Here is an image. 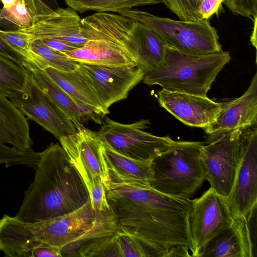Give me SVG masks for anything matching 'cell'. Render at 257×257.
Wrapping results in <instances>:
<instances>
[{
    "mask_svg": "<svg viewBox=\"0 0 257 257\" xmlns=\"http://www.w3.org/2000/svg\"><path fill=\"white\" fill-rule=\"evenodd\" d=\"M117 230L134 237L150 257L190 256L191 200L139 182H115L106 190Z\"/></svg>",
    "mask_w": 257,
    "mask_h": 257,
    "instance_id": "cell-1",
    "label": "cell"
},
{
    "mask_svg": "<svg viewBox=\"0 0 257 257\" xmlns=\"http://www.w3.org/2000/svg\"><path fill=\"white\" fill-rule=\"evenodd\" d=\"M35 170L15 216L18 219H51L73 212L90 200L83 179L61 145L51 143L41 152Z\"/></svg>",
    "mask_w": 257,
    "mask_h": 257,
    "instance_id": "cell-2",
    "label": "cell"
},
{
    "mask_svg": "<svg viewBox=\"0 0 257 257\" xmlns=\"http://www.w3.org/2000/svg\"><path fill=\"white\" fill-rule=\"evenodd\" d=\"M94 223L90 200L69 213L38 221H23L4 214L0 219V251L7 257L40 256L43 244L62 251L71 243L86 241Z\"/></svg>",
    "mask_w": 257,
    "mask_h": 257,
    "instance_id": "cell-3",
    "label": "cell"
},
{
    "mask_svg": "<svg viewBox=\"0 0 257 257\" xmlns=\"http://www.w3.org/2000/svg\"><path fill=\"white\" fill-rule=\"evenodd\" d=\"M230 58L229 53L222 50L196 54L166 46L163 63L145 73L143 81L171 91L206 96L212 83Z\"/></svg>",
    "mask_w": 257,
    "mask_h": 257,
    "instance_id": "cell-4",
    "label": "cell"
},
{
    "mask_svg": "<svg viewBox=\"0 0 257 257\" xmlns=\"http://www.w3.org/2000/svg\"><path fill=\"white\" fill-rule=\"evenodd\" d=\"M203 142L175 141L152 160L151 186L166 195L190 199L205 179L200 158Z\"/></svg>",
    "mask_w": 257,
    "mask_h": 257,
    "instance_id": "cell-5",
    "label": "cell"
},
{
    "mask_svg": "<svg viewBox=\"0 0 257 257\" xmlns=\"http://www.w3.org/2000/svg\"><path fill=\"white\" fill-rule=\"evenodd\" d=\"M119 15L139 22L156 34L166 46L191 54H205L222 50L219 37L208 19L175 20L139 10H127Z\"/></svg>",
    "mask_w": 257,
    "mask_h": 257,
    "instance_id": "cell-6",
    "label": "cell"
},
{
    "mask_svg": "<svg viewBox=\"0 0 257 257\" xmlns=\"http://www.w3.org/2000/svg\"><path fill=\"white\" fill-rule=\"evenodd\" d=\"M149 119L123 124L106 117L97 135L100 141L115 151L138 160H152L174 143L168 136L160 137L145 130Z\"/></svg>",
    "mask_w": 257,
    "mask_h": 257,
    "instance_id": "cell-7",
    "label": "cell"
},
{
    "mask_svg": "<svg viewBox=\"0 0 257 257\" xmlns=\"http://www.w3.org/2000/svg\"><path fill=\"white\" fill-rule=\"evenodd\" d=\"M242 135L243 130H236L203 145L201 149L205 179L210 188L225 199L233 187L241 156Z\"/></svg>",
    "mask_w": 257,
    "mask_h": 257,
    "instance_id": "cell-8",
    "label": "cell"
},
{
    "mask_svg": "<svg viewBox=\"0 0 257 257\" xmlns=\"http://www.w3.org/2000/svg\"><path fill=\"white\" fill-rule=\"evenodd\" d=\"M28 72L23 90L8 97L28 119L39 124L59 141L74 134L77 128L74 123Z\"/></svg>",
    "mask_w": 257,
    "mask_h": 257,
    "instance_id": "cell-9",
    "label": "cell"
},
{
    "mask_svg": "<svg viewBox=\"0 0 257 257\" xmlns=\"http://www.w3.org/2000/svg\"><path fill=\"white\" fill-rule=\"evenodd\" d=\"M191 203V255L199 257L207 243L229 227L234 218L225 199L211 188Z\"/></svg>",
    "mask_w": 257,
    "mask_h": 257,
    "instance_id": "cell-10",
    "label": "cell"
},
{
    "mask_svg": "<svg viewBox=\"0 0 257 257\" xmlns=\"http://www.w3.org/2000/svg\"><path fill=\"white\" fill-rule=\"evenodd\" d=\"M257 128L243 130L241 156L231 192L225 199L234 218L251 219L257 205Z\"/></svg>",
    "mask_w": 257,
    "mask_h": 257,
    "instance_id": "cell-11",
    "label": "cell"
},
{
    "mask_svg": "<svg viewBox=\"0 0 257 257\" xmlns=\"http://www.w3.org/2000/svg\"><path fill=\"white\" fill-rule=\"evenodd\" d=\"M79 65L89 77L107 113L112 104L127 98L145 75L136 66Z\"/></svg>",
    "mask_w": 257,
    "mask_h": 257,
    "instance_id": "cell-12",
    "label": "cell"
},
{
    "mask_svg": "<svg viewBox=\"0 0 257 257\" xmlns=\"http://www.w3.org/2000/svg\"><path fill=\"white\" fill-rule=\"evenodd\" d=\"M257 124V74L249 87L240 97L221 102L220 110L211 123L203 128L207 144L223 135L236 130H243Z\"/></svg>",
    "mask_w": 257,
    "mask_h": 257,
    "instance_id": "cell-13",
    "label": "cell"
},
{
    "mask_svg": "<svg viewBox=\"0 0 257 257\" xmlns=\"http://www.w3.org/2000/svg\"><path fill=\"white\" fill-rule=\"evenodd\" d=\"M160 105L184 124L204 127L214 121L221 107L217 102L203 96L162 89L157 93Z\"/></svg>",
    "mask_w": 257,
    "mask_h": 257,
    "instance_id": "cell-14",
    "label": "cell"
},
{
    "mask_svg": "<svg viewBox=\"0 0 257 257\" xmlns=\"http://www.w3.org/2000/svg\"><path fill=\"white\" fill-rule=\"evenodd\" d=\"M81 19L75 10L70 7L58 8L39 16L31 27L18 30L25 34L29 40L59 39L79 48L88 41L81 33Z\"/></svg>",
    "mask_w": 257,
    "mask_h": 257,
    "instance_id": "cell-15",
    "label": "cell"
},
{
    "mask_svg": "<svg viewBox=\"0 0 257 257\" xmlns=\"http://www.w3.org/2000/svg\"><path fill=\"white\" fill-rule=\"evenodd\" d=\"M59 141L71 162L81 165L100 177L106 189L109 180L102 162L101 142L97 132L83 126L77 128L74 134L61 138Z\"/></svg>",
    "mask_w": 257,
    "mask_h": 257,
    "instance_id": "cell-16",
    "label": "cell"
},
{
    "mask_svg": "<svg viewBox=\"0 0 257 257\" xmlns=\"http://www.w3.org/2000/svg\"><path fill=\"white\" fill-rule=\"evenodd\" d=\"M250 220L245 216L235 218L207 243L199 257H253Z\"/></svg>",
    "mask_w": 257,
    "mask_h": 257,
    "instance_id": "cell-17",
    "label": "cell"
},
{
    "mask_svg": "<svg viewBox=\"0 0 257 257\" xmlns=\"http://www.w3.org/2000/svg\"><path fill=\"white\" fill-rule=\"evenodd\" d=\"M87 189L91 207L94 213L95 223L91 238L110 235L119 227L116 214L109 203L106 189L101 179L79 164L73 163Z\"/></svg>",
    "mask_w": 257,
    "mask_h": 257,
    "instance_id": "cell-18",
    "label": "cell"
},
{
    "mask_svg": "<svg viewBox=\"0 0 257 257\" xmlns=\"http://www.w3.org/2000/svg\"><path fill=\"white\" fill-rule=\"evenodd\" d=\"M43 70L61 88L95 114L103 117L108 114L89 77L79 64L71 71L61 70L51 67Z\"/></svg>",
    "mask_w": 257,
    "mask_h": 257,
    "instance_id": "cell-19",
    "label": "cell"
},
{
    "mask_svg": "<svg viewBox=\"0 0 257 257\" xmlns=\"http://www.w3.org/2000/svg\"><path fill=\"white\" fill-rule=\"evenodd\" d=\"M100 142L101 158L109 182H137L150 185L153 175L152 160L127 157Z\"/></svg>",
    "mask_w": 257,
    "mask_h": 257,
    "instance_id": "cell-20",
    "label": "cell"
},
{
    "mask_svg": "<svg viewBox=\"0 0 257 257\" xmlns=\"http://www.w3.org/2000/svg\"><path fill=\"white\" fill-rule=\"evenodd\" d=\"M63 54L79 63L108 66H136L133 57L124 48L103 39H89L83 47Z\"/></svg>",
    "mask_w": 257,
    "mask_h": 257,
    "instance_id": "cell-21",
    "label": "cell"
},
{
    "mask_svg": "<svg viewBox=\"0 0 257 257\" xmlns=\"http://www.w3.org/2000/svg\"><path fill=\"white\" fill-rule=\"evenodd\" d=\"M0 144L23 151L30 149L33 145L28 119L1 91Z\"/></svg>",
    "mask_w": 257,
    "mask_h": 257,
    "instance_id": "cell-22",
    "label": "cell"
},
{
    "mask_svg": "<svg viewBox=\"0 0 257 257\" xmlns=\"http://www.w3.org/2000/svg\"><path fill=\"white\" fill-rule=\"evenodd\" d=\"M134 41L130 53L136 66L144 73L159 68L164 61L166 46L144 24L135 21Z\"/></svg>",
    "mask_w": 257,
    "mask_h": 257,
    "instance_id": "cell-23",
    "label": "cell"
},
{
    "mask_svg": "<svg viewBox=\"0 0 257 257\" xmlns=\"http://www.w3.org/2000/svg\"><path fill=\"white\" fill-rule=\"evenodd\" d=\"M27 71L43 91L67 115L77 129L83 127V124L87 118H91L95 121L96 119L99 120L95 116L96 114L90 108L78 103L70 96L53 81L43 70L35 68Z\"/></svg>",
    "mask_w": 257,
    "mask_h": 257,
    "instance_id": "cell-24",
    "label": "cell"
},
{
    "mask_svg": "<svg viewBox=\"0 0 257 257\" xmlns=\"http://www.w3.org/2000/svg\"><path fill=\"white\" fill-rule=\"evenodd\" d=\"M52 11L41 0H16L11 7L2 8L1 17L16 30L25 29L33 26L39 16Z\"/></svg>",
    "mask_w": 257,
    "mask_h": 257,
    "instance_id": "cell-25",
    "label": "cell"
},
{
    "mask_svg": "<svg viewBox=\"0 0 257 257\" xmlns=\"http://www.w3.org/2000/svg\"><path fill=\"white\" fill-rule=\"evenodd\" d=\"M69 7L80 13L89 11L119 13L133 7L157 5L164 0H65Z\"/></svg>",
    "mask_w": 257,
    "mask_h": 257,
    "instance_id": "cell-26",
    "label": "cell"
},
{
    "mask_svg": "<svg viewBox=\"0 0 257 257\" xmlns=\"http://www.w3.org/2000/svg\"><path fill=\"white\" fill-rule=\"evenodd\" d=\"M28 75L24 67L0 55V91L7 97L23 90Z\"/></svg>",
    "mask_w": 257,
    "mask_h": 257,
    "instance_id": "cell-27",
    "label": "cell"
},
{
    "mask_svg": "<svg viewBox=\"0 0 257 257\" xmlns=\"http://www.w3.org/2000/svg\"><path fill=\"white\" fill-rule=\"evenodd\" d=\"M30 47L36 54L39 69L44 70L51 67L63 71H71L77 68L79 63L65 54L54 51L38 39L29 40Z\"/></svg>",
    "mask_w": 257,
    "mask_h": 257,
    "instance_id": "cell-28",
    "label": "cell"
},
{
    "mask_svg": "<svg viewBox=\"0 0 257 257\" xmlns=\"http://www.w3.org/2000/svg\"><path fill=\"white\" fill-rule=\"evenodd\" d=\"M0 37L22 58L26 70L39 69L37 57L30 47L27 36L17 30L0 29Z\"/></svg>",
    "mask_w": 257,
    "mask_h": 257,
    "instance_id": "cell-29",
    "label": "cell"
},
{
    "mask_svg": "<svg viewBox=\"0 0 257 257\" xmlns=\"http://www.w3.org/2000/svg\"><path fill=\"white\" fill-rule=\"evenodd\" d=\"M76 256L122 257L116 233L87 240L78 246Z\"/></svg>",
    "mask_w": 257,
    "mask_h": 257,
    "instance_id": "cell-30",
    "label": "cell"
},
{
    "mask_svg": "<svg viewBox=\"0 0 257 257\" xmlns=\"http://www.w3.org/2000/svg\"><path fill=\"white\" fill-rule=\"evenodd\" d=\"M40 152L30 148L23 151L0 144V165L6 168L24 165L35 169L40 158Z\"/></svg>",
    "mask_w": 257,
    "mask_h": 257,
    "instance_id": "cell-31",
    "label": "cell"
},
{
    "mask_svg": "<svg viewBox=\"0 0 257 257\" xmlns=\"http://www.w3.org/2000/svg\"><path fill=\"white\" fill-rule=\"evenodd\" d=\"M203 0H164L170 11L182 21L199 20L198 10Z\"/></svg>",
    "mask_w": 257,
    "mask_h": 257,
    "instance_id": "cell-32",
    "label": "cell"
},
{
    "mask_svg": "<svg viewBox=\"0 0 257 257\" xmlns=\"http://www.w3.org/2000/svg\"><path fill=\"white\" fill-rule=\"evenodd\" d=\"M116 235L122 257H150L141 243L131 234L117 230Z\"/></svg>",
    "mask_w": 257,
    "mask_h": 257,
    "instance_id": "cell-33",
    "label": "cell"
},
{
    "mask_svg": "<svg viewBox=\"0 0 257 257\" xmlns=\"http://www.w3.org/2000/svg\"><path fill=\"white\" fill-rule=\"evenodd\" d=\"M223 3L234 14L250 18L257 15V0H224Z\"/></svg>",
    "mask_w": 257,
    "mask_h": 257,
    "instance_id": "cell-34",
    "label": "cell"
},
{
    "mask_svg": "<svg viewBox=\"0 0 257 257\" xmlns=\"http://www.w3.org/2000/svg\"><path fill=\"white\" fill-rule=\"evenodd\" d=\"M224 0H203L198 11L199 20L208 19L218 12Z\"/></svg>",
    "mask_w": 257,
    "mask_h": 257,
    "instance_id": "cell-35",
    "label": "cell"
},
{
    "mask_svg": "<svg viewBox=\"0 0 257 257\" xmlns=\"http://www.w3.org/2000/svg\"><path fill=\"white\" fill-rule=\"evenodd\" d=\"M39 40L50 49L62 53L77 49L73 45L61 40L44 38Z\"/></svg>",
    "mask_w": 257,
    "mask_h": 257,
    "instance_id": "cell-36",
    "label": "cell"
},
{
    "mask_svg": "<svg viewBox=\"0 0 257 257\" xmlns=\"http://www.w3.org/2000/svg\"><path fill=\"white\" fill-rule=\"evenodd\" d=\"M0 55L10 59L19 66L24 67L22 58L1 37Z\"/></svg>",
    "mask_w": 257,
    "mask_h": 257,
    "instance_id": "cell-37",
    "label": "cell"
},
{
    "mask_svg": "<svg viewBox=\"0 0 257 257\" xmlns=\"http://www.w3.org/2000/svg\"><path fill=\"white\" fill-rule=\"evenodd\" d=\"M253 31L250 37V42L252 45L256 48V24H257V15L253 17Z\"/></svg>",
    "mask_w": 257,
    "mask_h": 257,
    "instance_id": "cell-38",
    "label": "cell"
},
{
    "mask_svg": "<svg viewBox=\"0 0 257 257\" xmlns=\"http://www.w3.org/2000/svg\"><path fill=\"white\" fill-rule=\"evenodd\" d=\"M45 4L53 10L57 9L59 7L56 0H41Z\"/></svg>",
    "mask_w": 257,
    "mask_h": 257,
    "instance_id": "cell-39",
    "label": "cell"
},
{
    "mask_svg": "<svg viewBox=\"0 0 257 257\" xmlns=\"http://www.w3.org/2000/svg\"><path fill=\"white\" fill-rule=\"evenodd\" d=\"M1 4H2V2L0 0V5ZM1 9H2V8H1V7H0V25L2 26L5 27L6 28L12 29V30H16V28L14 26H13L12 25H11L9 23H8L7 22H5L3 19H2L1 17Z\"/></svg>",
    "mask_w": 257,
    "mask_h": 257,
    "instance_id": "cell-40",
    "label": "cell"
},
{
    "mask_svg": "<svg viewBox=\"0 0 257 257\" xmlns=\"http://www.w3.org/2000/svg\"><path fill=\"white\" fill-rule=\"evenodd\" d=\"M1 1L3 5V8H7L14 4L16 0H1Z\"/></svg>",
    "mask_w": 257,
    "mask_h": 257,
    "instance_id": "cell-41",
    "label": "cell"
}]
</instances>
